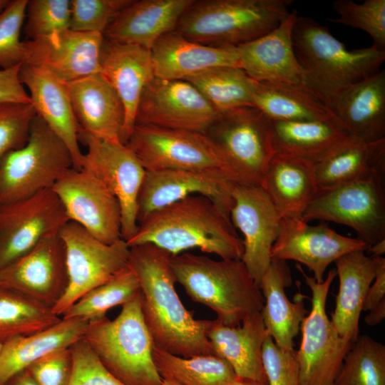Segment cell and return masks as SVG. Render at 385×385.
I'll return each instance as SVG.
<instances>
[{
	"label": "cell",
	"instance_id": "6da1fadb",
	"mask_svg": "<svg viewBox=\"0 0 385 385\" xmlns=\"http://www.w3.org/2000/svg\"><path fill=\"white\" fill-rule=\"evenodd\" d=\"M171 256L152 244L130 247L128 266L139 282L143 319L155 346L183 358L215 354L206 335L209 320L196 319L176 292Z\"/></svg>",
	"mask_w": 385,
	"mask_h": 385
},
{
	"label": "cell",
	"instance_id": "7a4b0ae2",
	"mask_svg": "<svg viewBox=\"0 0 385 385\" xmlns=\"http://www.w3.org/2000/svg\"><path fill=\"white\" fill-rule=\"evenodd\" d=\"M129 247L152 244L172 256L198 249L221 259H240L243 244L230 216L207 197L192 195L149 214Z\"/></svg>",
	"mask_w": 385,
	"mask_h": 385
},
{
	"label": "cell",
	"instance_id": "3957f363",
	"mask_svg": "<svg viewBox=\"0 0 385 385\" xmlns=\"http://www.w3.org/2000/svg\"><path fill=\"white\" fill-rule=\"evenodd\" d=\"M292 41L305 85L329 108L339 93L378 72L385 60V50L374 45L349 50L310 17L298 16Z\"/></svg>",
	"mask_w": 385,
	"mask_h": 385
},
{
	"label": "cell",
	"instance_id": "277c9868",
	"mask_svg": "<svg viewBox=\"0 0 385 385\" xmlns=\"http://www.w3.org/2000/svg\"><path fill=\"white\" fill-rule=\"evenodd\" d=\"M170 266L191 299L212 309L222 324L238 326L261 312L264 297L241 260L183 252L171 256Z\"/></svg>",
	"mask_w": 385,
	"mask_h": 385
},
{
	"label": "cell",
	"instance_id": "5b68a950",
	"mask_svg": "<svg viewBox=\"0 0 385 385\" xmlns=\"http://www.w3.org/2000/svg\"><path fill=\"white\" fill-rule=\"evenodd\" d=\"M292 0H199L184 11L173 32L211 46L244 44L276 28Z\"/></svg>",
	"mask_w": 385,
	"mask_h": 385
},
{
	"label": "cell",
	"instance_id": "8992f818",
	"mask_svg": "<svg viewBox=\"0 0 385 385\" xmlns=\"http://www.w3.org/2000/svg\"><path fill=\"white\" fill-rule=\"evenodd\" d=\"M84 340L102 364L125 385H163L153 359L155 346L141 309L140 291L113 320L88 322Z\"/></svg>",
	"mask_w": 385,
	"mask_h": 385
},
{
	"label": "cell",
	"instance_id": "52a82bcc",
	"mask_svg": "<svg viewBox=\"0 0 385 385\" xmlns=\"http://www.w3.org/2000/svg\"><path fill=\"white\" fill-rule=\"evenodd\" d=\"M72 168L66 145L36 115L26 144L0 160V206L52 189Z\"/></svg>",
	"mask_w": 385,
	"mask_h": 385
},
{
	"label": "cell",
	"instance_id": "ba28073f",
	"mask_svg": "<svg viewBox=\"0 0 385 385\" xmlns=\"http://www.w3.org/2000/svg\"><path fill=\"white\" fill-rule=\"evenodd\" d=\"M237 184L260 185L272 155L271 120L253 106L220 113L204 133Z\"/></svg>",
	"mask_w": 385,
	"mask_h": 385
},
{
	"label": "cell",
	"instance_id": "9c48e42d",
	"mask_svg": "<svg viewBox=\"0 0 385 385\" xmlns=\"http://www.w3.org/2000/svg\"><path fill=\"white\" fill-rule=\"evenodd\" d=\"M125 144L146 171L206 172L236 183L221 155L203 133L136 124Z\"/></svg>",
	"mask_w": 385,
	"mask_h": 385
},
{
	"label": "cell",
	"instance_id": "30bf717a",
	"mask_svg": "<svg viewBox=\"0 0 385 385\" xmlns=\"http://www.w3.org/2000/svg\"><path fill=\"white\" fill-rule=\"evenodd\" d=\"M297 268L304 276L312 294V308L303 321L302 341L296 351L301 385H334L344 356L354 342L337 332L326 312L329 288L337 277L331 270L322 282Z\"/></svg>",
	"mask_w": 385,
	"mask_h": 385
},
{
	"label": "cell",
	"instance_id": "8fae6325",
	"mask_svg": "<svg viewBox=\"0 0 385 385\" xmlns=\"http://www.w3.org/2000/svg\"><path fill=\"white\" fill-rule=\"evenodd\" d=\"M384 177L376 175L319 192L302 219L349 227L369 246L385 240Z\"/></svg>",
	"mask_w": 385,
	"mask_h": 385
},
{
	"label": "cell",
	"instance_id": "7c38bea8",
	"mask_svg": "<svg viewBox=\"0 0 385 385\" xmlns=\"http://www.w3.org/2000/svg\"><path fill=\"white\" fill-rule=\"evenodd\" d=\"M59 235L65 247L68 284L52 310L61 317L83 295L128 267L130 247L122 238L104 243L72 221L61 227Z\"/></svg>",
	"mask_w": 385,
	"mask_h": 385
},
{
	"label": "cell",
	"instance_id": "4fadbf2b",
	"mask_svg": "<svg viewBox=\"0 0 385 385\" xmlns=\"http://www.w3.org/2000/svg\"><path fill=\"white\" fill-rule=\"evenodd\" d=\"M78 141L87 147L82 168L98 178L117 199L121 212V237L129 240L138 226V200L146 170L120 141L97 139L81 131Z\"/></svg>",
	"mask_w": 385,
	"mask_h": 385
},
{
	"label": "cell",
	"instance_id": "5bb4252c",
	"mask_svg": "<svg viewBox=\"0 0 385 385\" xmlns=\"http://www.w3.org/2000/svg\"><path fill=\"white\" fill-rule=\"evenodd\" d=\"M219 113L191 83L153 78L144 88L135 125L205 133Z\"/></svg>",
	"mask_w": 385,
	"mask_h": 385
},
{
	"label": "cell",
	"instance_id": "9a60e30c",
	"mask_svg": "<svg viewBox=\"0 0 385 385\" xmlns=\"http://www.w3.org/2000/svg\"><path fill=\"white\" fill-rule=\"evenodd\" d=\"M69 220L52 189L0 206V269L58 232Z\"/></svg>",
	"mask_w": 385,
	"mask_h": 385
},
{
	"label": "cell",
	"instance_id": "2e32d148",
	"mask_svg": "<svg viewBox=\"0 0 385 385\" xmlns=\"http://www.w3.org/2000/svg\"><path fill=\"white\" fill-rule=\"evenodd\" d=\"M232 197L230 218L244 236L240 260L259 287L270 265L282 217L260 185L236 183Z\"/></svg>",
	"mask_w": 385,
	"mask_h": 385
},
{
	"label": "cell",
	"instance_id": "e0dca14e",
	"mask_svg": "<svg viewBox=\"0 0 385 385\" xmlns=\"http://www.w3.org/2000/svg\"><path fill=\"white\" fill-rule=\"evenodd\" d=\"M52 190L69 221L98 240L111 244L121 239V212L117 199L93 174L81 168L65 172Z\"/></svg>",
	"mask_w": 385,
	"mask_h": 385
},
{
	"label": "cell",
	"instance_id": "ac0fdd59",
	"mask_svg": "<svg viewBox=\"0 0 385 385\" xmlns=\"http://www.w3.org/2000/svg\"><path fill=\"white\" fill-rule=\"evenodd\" d=\"M68 284L66 252L58 232L0 269V286L19 292L53 307Z\"/></svg>",
	"mask_w": 385,
	"mask_h": 385
},
{
	"label": "cell",
	"instance_id": "d6986e66",
	"mask_svg": "<svg viewBox=\"0 0 385 385\" xmlns=\"http://www.w3.org/2000/svg\"><path fill=\"white\" fill-rule=\"evenodd\" d=\"M369 247L356 237L342 235L324 223L310 225L303 219L282 218L271 256L304 265L313 272L314 279L322 282L330 264L348 252L366 251Z\"/></svg>",
	"mask_w": 385,
	"mask_h": 385
},
{
	"label": "cell",
	"instance_id": "ffe728a7",
	"mask_svg": "<svg viewBox=\"0 0 385 385\" xmlns=\"http://www.w3.org/2000/svg\"><path fill=\"white\" fill-rule=\"evenodd\" d=\"M236 184L222 175L200 171H146L138 200V223L149 214L192 195L207 197L230 216Z\"/></svg>",
	"mask_w": 385,
	"mask_h": 385
},
{
	"label": "cell",
	"instance_id": "44dd1931",
	"mask_svg": "<svg viewBox=\"0 0 385 385\" xmlns=\"http://www.w3.org/2000/svg\"><path fill=\"white\" fill-rule=\"evenodd\" d=\"M103 34L70 29L48 37L27 41L24 63L43 68L63 82L100 73Z\"/></svg>",
	"mask_w": 385,
	"mask_h": 385
},
{
	"label": "cell",
	"instance_id": "7402d4cb",
	"mask_svg": "<svg viewBox=\"0 0 385 385\" xmlns=\"http://www.w3.org/2000/svg\"><path fill=\"white\" fill-rule=\"evenodd\" d=\"M100 73L118 94L124 109L121 141L135 125L138 106L145 86L155 78L150 50L104 38L99 58Z\"/></svg>",
	"mask_w": 385,
	"mask_h": 385
},
{
	"label": "cell",
	"instance_id": "603a6c76",
	"mask_svg": "<svg viewBox=\"0 0 385 385\" xmlns=\"http://www.w3.org/2000/svg\"><path fill=\"white\" fill-rule=\"evenodd\" d=\"M298 16L293 11L271 31L237 46L240 68L257 82L305 84L292 41Z\"/></svg>",
	"mask_w": 385,
	"mask_h": 385
},
{
	"label": "cell",
	"instance_id": "cb8c5ba5",
	"mask_svg": "<svg viewBox=\"0 0 385 385\" xmlns=\"http://www.w3.org/2000/svg\"><path fill=\"white\" fill-rule=\"evenodd\" d=\"M64 84L78 131L97 139L122 142L123 106L104 76L98 73Z\"/></svg>",
	"mask_w": 385,
	"mask_h": 385
},
{
	"label": "cell",
	"instance_id": "d4e9b609",
	"mask_svg": "<svg viewBox=\"0 0 385 385\" xmlns=\"http://www.w3.org/2000/svg\"><path fill=\"white\" fill-rule=\"evenodd\" d=\"M19 78L29 89L36 115L66 145L73 168L81 169L84 153L79 147V128L64 82L48 71L26 63L21 65Z\"/></svg>",
	"mask_w": 385,
	"mask_h": 385
},
{
	"label": "cell",
	"instance_id": "484cf974",
	"mask_svg": "<svg viewBox=\"0 0 385 385\" xmlns=\"http://www.w3.org/2000/svg\"><path fill=\"white\" fill-rule=\"evenodd\" d=\"M329 109L349 136L366 143L385 139V71L345 88Z\"/></svg>",
	"mask_w": 385,
	"mask_h": 385
},
{
	"label": "cell",
	"instance_id": "4316f807",
	"mask_svg": "<svg viewBox=\"0 0 385 385\" xmlns=\"http://www.w3.org/2000/svg\"><path fill=\"white\" fill-rule=\"evenodd\" d=\"M154 76L166 80H186L220 66L239 67L235 46H211L170 32L150 49Z\"/></svg>",
	"mask_w": 385,
	"mask_h": 385
},
{
	"label": "cell",
	"instance_id": "83f0119b",
	"mask_svg": "<svg viewBox=\"0 0 385 385\" xmlns=\"http://www.w3.org/2000/svg\"><path fill=\"white\" fill-rule=\"evenodd\" d=\"M193 1L133 0L113 19L103 36L109 41L150 50L161 36L174 30Z\"/></svg>",
	"mask_w": 385,
	"mask_h": 385
},
{
	"label": "cell",
	"instance_id": "f1b7e54d",
	"mask_svg": "<svg viewBox=\"0 0 385 385\" xmlns=\"http://www.w3.org/2000/svg\"><path fill=\"white\" fill-rule=\"evenodd\" d=\"M261 312L249 316L238 326L209 320L206 335L215 354L227 361L237 377L267 385L262 353L267 335Z\"/></svg>",
	"mask_w": 385,
	"mask_h": 385
},
{
	"label": "cell",
	"instance_id": "f546056e",
	"mask_svg": "<svg viewBox=\"0 0 385 385\" xmlns=\"http://www.w3.org/2000/svg\"><path fill=\"white\" fill-rule=\"evenodd\" d=\"M292 281L287 261L272 258L259 286L265 300L261 315L266 331L284 350H294V339L308 313L303 295L297 294L294 302L288 299L285 288L292 284Z\"/></svg>",
	"mask_w": 385,
	"mask_h": 385
},
{
	"label": "cell",
	"instance_id": "4dcf8cb0",
	"mask_svg": "<svg viewBox=\"0 0 385 385\" xmlns=\"http://www.w3.org/2000/svg\"><path fill=\"white\" fill-rule=\"evenodd\" d=\"M260 186L284 219H302L319 193L314 165L279 153L269 161Z\"/></svg>",
	"mask_w": 385,
	"mask_h": 385
},
{
	"label": "cell",
	"instance_id": "1f68e13d",
	"mask_svg": "<svg viewBox=\"0 0 385 385\" xmlns=\"http://www.w3.org/2000/svg\"><path fill=\"white\" fill-rule=\"evenodd\" d=\"M319 192L385 175V139L366 143L347 135L314 165Z\"/></svg>",
	"mask_w": 385,
	"mask_h": 385
},
{
	"label": "cell",
	"instance_id": "d6a6232c",
	"mask_svg": "<svg viewBox=\"0 0 385 385\" xmlns=\"http://www.w3.org/2000/svg\"><path fill=\"white\" fill-rule=\"evenodd\" d=\"M339 287L331 322L339 334L354 342L367 291L375 277L376 260L364 250L348 252L334 262Z\"/></svg>",
	"mask_w": 385,
	"mask_h": 385
},
{
	"label": "cell",
	"instance_id": "836d02e7",
	"mask_svg": "<svg viewBox=\"0 0 385 385\" xmlns=\"http://www.w3.org/2000/svg\"><path fill=\"white\" fill-rule=\"evenodd\" d=\"M88 322L63 319L36 333L13 338L2 344L0 351V385L43 357L71 347L83 339Z\"/></svg>",
	"mask_w": 385,
	"mask_h": 385
},
{
	"label": "cell",
	"instance_id": "e575fe53",
	"mask_svg": "<svg viewBox=\"0 0 385 385\" xmlns=\"http://www.w3.org/2000/svg\"><path fill=\"white\" fill-rule=\"evenodd\" d=\"M347 135L336 121L271 120L274 153L292 156L313 165Z\"/></svg>",
	"mask_w": 385,
	"mask_h": 385
},
{
	"label": "cell",
	"instance_id": "d590c367",
	"mask_svg": "<svg viewBox=\"0 0 385 385\" xmlns=\"http://www.w3.org/2000/svg\"><path fill=\"white\" fill-rule=\"evenodd\" d=\"M252 106L271 120L338 123L332 111L305 84L257 82Z\"/></svg>",
	"mask_w": 385,
	"mask_h": 385
},
{
	"label": "cell",
	"instance_id": "8d00e7d4",
	"mask_svg": "<svg viewBox=\"0 0 385 385\" xmlns=\"http://www.w3.org/2000/svg\"><path fill=\"white\" fill-rule=\"evenodd\" d=\"M153 359L162 379L180 385H232L237 378L231 365L215 354L183 358L154 346Z\"/></svg>",
	"mask_w": 385,
	"mask_h": 385
},
{
	"label": "cell",
	"instance_id": "74e56055",
	"mask_svg": "<svg viewBox=\"0 0 385 385\" xmlns=\"http://www.w3.org/2000/svg\"><path fill=\"white\" fill-rule=\"evenodd\" d=\"M184 81L194 86L219 113L253 106L257 81L239 67H216Z\"/></svg>",
	"mask_w": 385,
	"mask_h": 385
},
{
	"label": "cell",
	"instance_id": "f35d334b",
	"mask_svg": "<svg viewBox=\"0 0 385 385\" xmlns=\"http://www.w3.org/2000/svg\"><path fill=\"white\" fill-rule=\"evenodd\" d=\"M61 319L44 304L14 289L0 286V343L45 329Z\"/></svg>",
	"mask_w": 385,
	"mask_h": 385
},
{
	"label": "cell",
	"instance_id": "ab89813d",
	"mask_svg": "<svg viewBox=\"0 0 385 385\" xmlns=\"http://www.w3.org/2000/svg\"><path fill=\"white\" fill-rule=\"evenodd\" d=\"M140 291L138 278L128 266L108 282L83 295L68 307L61 318L88 322L98 320L106 317L110 309L123 305Z\"/></svg>",
	"mask_w": 385,
	"mask_h": 385
},
{
	"label": "cell",
	"instance_id": "60d3db41",
	"mask_svg": "<svg viewBox=\"0 0 385 385\" xmlns=\"http://www.w3.org/2000/svg\"><path fill=\"white\" fill-rule=\"evenodd\" d=\"M334 385H385V346L364 334L354 342Z\"/></svg>",
	"mask_w": 385,
	"mask_h": 385
},
{
	"label": "cell",
	"instance_id": "b9f144b4",
	"mask_svg": "<svg viewBox=\"0 0 385 385\" xmlns=\"http://www.w3.org/2000/svg\"><path fill=\"white\" fill-rule=\"evenodd\" d=\"M332 8L339 16L328 21L363 30L372 38L374 46L385 50V0H337Z\"/></svg>",
	"mask_w": 385,
	"mask_h": 385
},
{
	"label": "cell",
	"instance_id": "7bdbcfd3",
	"mask_svg": "<svg viewBox=\"0 0 385 385\" xmlns=\"http://www.w3.org/2000/svg\"><path fill=\"white\" fill-rule=\"evenodd\" d=\"M69 0H28L24 34L29 41L48 37L70 29Z\"/></svg>",
	"mask_w": 385,
	"mask_h": 385
},
{
	"label": "cell",
	"instance_id": "ee69618b",
	"mask_svg": "<svg viewBox=\"0 0 385 385\" xmlns=\"http://www.w3.org/2000/svg\"><path fill=\"white\" fill-rule=\"evenodd\" d=\"M28 0L9 1L0 14V67L21 65L27 56L26 43L20 40Z\"/></svg>",
	"mask_w": 385,
	"mask_h": 385
},
{
	"label": "cell",
	"instance_id": "f6af8a7d",
	"mask_svg": "<svg viewBox=\"0 0 385 385\" xmlns=\"http://www.w3.org/2000/svg\"><path fill=\"white\" fill-rule=\"evenodd\" d=\"M133 0H71L70 29L103 34L116 15Z\"/></svg>",
	"mask_w": 385,
	"mask_h": 385
},
{
	"label": "cell",
	"instance_id": "bcb514c9",
	"mask_svg": "<svg viewBox=\"0 0 385 385\" xmlns=\"http://www.w3.org/2000/svg\"><path fill=\"white\" fill-rule=\"evenodd\" d=\"M36 115L32 103H0V160L26 144Z\"/></svg>",
	"mask_w": 385,
	"mask_h": 385
},
{
	"label": "cell",
	"instance_id": "7dc6e473",
	"mask_svg": "<svg viewBox=\"0 0 385 385\" xmlns=\"http://www.w3.org/2000/svg\"><path fill=\"white\" fill-rule=\"evenodd\" d=\"M73 366L67 385H125L100 361L82 339L71 346Z\"/></svg>",
	"mask_w": 385,
	"mask_h": 385
},
{
	"label": "cell",
	"instance_id": "c3c4849f",
	"mask_svg": "<svg viewBox=\"0 0 385 385\" xmlns=\"http://www.w3.org/2000/svg\"><path fill=\"white\" fill-rule=\"evenodd\" d=\"M267 385H301L296 351L279 347L267 334L262 353Z\"/></svg>",
	"mask_w": 385,
	"mask_h": 385
},
{
	"label": "cell",
	"instance_id": "681fc988",
	"mask_svg": "<svg viewBox=\"0 0 385 385\" xmlns=\"http://www.w3.org/2000/svg\"><path fill=\"white\" fill-rule=\"evenodd\" d=\"M73 366L71 347L53 352L26 369L38 385H67Z\"/></svg>",
	"mask_w": 385,
	"mask_h": 385
},
{
	"label": "cell",
	"instance_id": "f907efd6",
	"mask_svg": "<svg viewBox=\"0 0 385 385\" xmlns=\"http://www.w3.org/2000/svg\"><path fill=\"white\" fill-rule=\"evenodd\" d=\"M20 67L21 65L0 70V103H31L19 78Z\"/></svg>",
	"mask_w": 385,
	"mask_h": 385
},
{
	"label": "cell",
	"instance_id": "816d5d0a",
	"mask_svg": "<svg viewBox=\"0 0 385 385\" xmlns=\"http://www.w3.org/2000/svg\"><path fill=\"white\" fill-rule=\"evenodd\" d=\"M374 258L375 277L366 294L362 311H369L385 298V258L384 257Z\"/></svg>",
	"mask_w": 385,
	"mask_h": 385
},
{
	"label": "cell",
	"instance_id": "f5cc1de1",
	"mask_svg": "<svg viewBox=\"0 0 385 385\" xmlns=\"http://www.w3.org/2000/svg\"><path fill=\"white\" fill-rule=\"evenodd\" d=\"M369 311L364 322L371 327L379 324L385 317V298Z\"/></svg>",
	"mask_w": 385,
	"mask_h": 385
},
{
	"label": "cell",
	"instance_id": "db71d44e",
	"mask_svg": "<svg viewBox=\"0 0 385 385\" xmlns=\"http://www.w3.org/2000/svg\"><path fill=\"white\" fill-rule=\"evenodd\" d=\"M4 385H38L27 369L12 376Z\"/></svg>",
	"mask_w": 385,
	"mask_h": 385
},
{
	"label": "cell",
	"instance_id": "11a10c76",
	"mask_svg": "<svg viewBox=\"0 0 385 385\" xmlns=\"http://www.w3.org/2000/svg\"><path fill=\"white\" fill-rule=\"evenodd\" d=\"M366 251L371 257H382L385 252V240H381L372 245H370Z\"/></svg>",
	"mask_w": 385,
	"mask_h": 385
},
{
	"label": "cell",
	"instance_id": "9f6ffc18",
	"mask_svg": "<svg viewBox=\"0 0 385 385\" xmlns=\"http://www.w3.org/2000/svg\"><path fill=\"white\" fill-rule=\"evenodd\" d=\"M232 385H265L260 382L237 377Z\"/></svg>",
	"mask_w": 385,
	"mask_h": 385
},
{
	"label": "cell",
	"instance_id": "6f0895ef",
	"mask_svg": "<svg viewBox=\"0 0 385 385\" xmlns=\"http://www.w3.org/2000/svg\"><path fill=\"white\" fill-rule=\"evenodd\" d=\"M163 385H180V384L170 379H163Z\"/></svg>",
	"mask_w": 385,
	"mask_h": 385
},
{
	"label": "cell",
	"instance_id": "680465c9",
	"mask_svg": "<svg viewBox=\"0 0 385 385\" xmlns=\"http://www.w3.org/2000/svg\"><path fill=\"white\" fill-rule=\"evenodd\" d=\"M9 0H0V14L9 4Z\"/></svg>",
	"mask_w": 385,
	"mask_h": 385
},
{
	"label": "cell",
	"instance_id": "91938a15",
	"mask_svg": "<svg viewBox=\"0 0 385 385\" xmlns=\"http://www.w3.org/2000/svg\"><path fill=\"white\" fill-rule=\"evenodd\" d=\"M2 344L0 343V351L1 349Z\"/></svg>",
	"mask_w": 385,
	"mask_h": 385
}]
</instances>
